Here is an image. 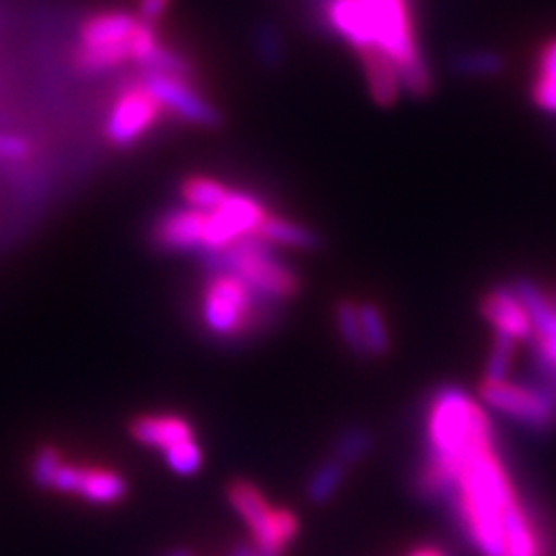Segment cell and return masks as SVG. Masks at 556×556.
Segmentation results:
<instances>
[{
	"label": "cell",
	"mask_w": 556,
	"mask_h": 556,
	"mask_svg": "<svg viewBox=\"0 0 556 556\" xmlns=\"http://www.w3.org/2000/svg\"><path fill=\"white\" fill-rule=\"evenodd\" d=\"M200 263L208 274H232L241 278L263 302H286L300 292V278L278 263L271 243L257 235L241 237L230 247L202 251Z\"/></svg>",
	"instance_id": "1"
},
{
	"label": "cell",
	"mask_w": 556,
	"mask_h": 556,
	"mask_svg": "<svg viewBox=\"0 0 556 556\" xmlns=\"http://www.w3.org/2000/svg\"><path fill=\"white\" fill-rule=\"evenodd\" d=\"M371 14L376 47L394 61L399 81L415 98L431 93L429 67L417 49L406 0H364Z\"/></svg>",
	"instance_id": "2"
},
{
	"label": "cell",
	"mask_w": 556,
	"mask_h": 556,
	"mask_svg": "<svg viewBox=\"0 0 556 556\" xmlns=\"http://www.w3.org/2000/svg\"><path fill=\"white\" fill-rule=\"evenodd\" d=\"M263 302L232 274H212L202 288V323L212 337L237 339L249 334L260 323Z\"/></svg>",
	"instance_id": "3"
},
{
	"label": "cell",
	"mask_w": 556,
	"mask_h": 556,
	"mask_svg": "<svg viewBox=\"0 0 556 556\" xmlns=\"http://www.w3.org/2000/svg\"><path fill=\"white\" fill-rule=\"evenodd\" d=\"M480 399L510 422L533 433H549L556 429V396L533 380H482Z\"/></svg>",
	"instance_id": "4"
},
{
	"label": "cell",
	"mask_w": 556,
	"mask_h": 556,
	"mask_svg": "<svg viewBox=\"0 0 556 556\" xmlns=\"http://www.w3.org/2000/svg\"><path fill=\"white\" fill-rule=\"evenodd\" d=\"M267 218L263 202L247 193H230L216 212L206 214L204 251L225 249L241 237L255 235L260 223Z\"/></svg>",
	"instance_id": "5"
},
{
	"label": "cell",
	"mask_w": 556,
	"mask_h": 556,
	"mask_svg": "<svg viewBox=\"0 0 556 556\" xmlns=\"http://www.w3.org/2000/svg\"><path fill=\"white\" fill-rule=\"evenodd\" d=\"M139 86H142V89L159 102L161 108H167L172 114L188 121V124L202 126V128H214L220 124L218 110L212 102H206L190 89L186 79L167 77L159 73H144V79Z\"/></svg>",
	"instance_id": "6"
},
{
	"label": "cell",
	"mask_w": 556,
	"mask_h": 556,
	"mask_svg": "<svg viewBox=\"0 0 556 556\" xmlns=\"http://www.w3.org/2000/svg\"><path fill=\"white\" fill-rule=\"evenodd\" d=\"M159 114L161 104L142 86H137L114 102L104 135L114 147H130L155 124Z\"/></svg>",
	"instance_id": "7"
},
{
	"label": "cell",
	"mask_w": 556,
	"mask_h": 556,
	"mask_svg": "<svg viewBox=\"0 0 556 556\" xmlns=\"http://www.w3.org/2000/svg\"><path fill=\"white\" fill-rule=\"evenodd\" d=\"M206 212L198 208H172L151 228V241L165 253H202L204 251Z\"/></svg>",
	"instance_id": "8"
},
{
	"label": "cell",
	"mask_w": 556,
	"mask_h": 556,
	"mask_svg": "<svg viewBox=\"0 0 556 556\" xmlns=\"http://www.w3.org/2000/svg\"><path fill=\"white\" fill-rule=\"evenodd\" d=\"M480 313L494 332L508 334L517 343H527L533 334L529 313L510 283H498L486 290L480 300Z\"/></svg>",
	"instance_id": "9"
},
{
	"label": "cell",
	"mask_w": 556,
	"mask_h": 556,
	"mask_svg": "<svg viewBox=\"0 0 556 556\" xmlns=\"http://www.w3.org/2000/svg\"><path fill=\"white\" fill-rule=\"evenodd\" d=\"M130 437L147 447L167 450L181 441L193 439V425L181 415H137L128 425Z\"/></svg>",
	"instance_id": "10"
},
{
	"label": "cell",
	"mask_w": 556,
	"mask_h": 556,
	"mask_svg": "<svg viewBox=\"0 0 556 556\" xmlns=\"http://www.w3.org/2000/svg\"><path fill=\"white\" fill-rule=\"evenodd\" d=\"M359 61L364 67V75H367L371 98L380 108H392L399 100V93H402V81H399L394 61L376 45L362 49Z\"/></svg>",
	"instance_id": "11"
},
{
	"label": "cell",
	"mask_w": 556,
	"mask_h": 556,
	"mask_svg": "<svg viewBox=\"0 0 556 556\" xmlns=\"http://www.w3.org/2000/svg\"><path fill=\"white\" fill-rule=\"evenodd\" d=\"M139 20L130 12H100L93 14L89 22L81 26V47H112V45H126L135 35Z\"/></svg>",
	"instance_id": "12"
},
{
	"label": "cell",
	"mask_w": 556,
	"mask_h": 556,
	"mask_svg": "<svg viewBox=\"0 0 556 556\" xmlns=\"http://www.w3.org/2000/svg\"><path fill=\"white\" fill-rule=\"evenodd\" d=\"M329 20H332L337 33L343 35L357 51L376 45L371 14L364 0H332Z\"/></svg>",
	"instance_id": "13"
},
{
	"label": "cell",
	"mask_w": 556,
	"mask_h": 556,
	"mask_svg": "<svg viewBox=\"0 0 556 556\" xmlns=\"http://www.w3.org/2000/svg\"><path fill=\"white\" fill-rule=\"evenodd\" d=\"M128 494L126 478L116 473L114 468L104 466H81V480L77 486V496H81L91 506H114Z\"/></svg>",
	"instance_id": "14"
},
{
	"label": "cell",
	"mask_w": 556,
	"mask_h": 556,
	"mask_svg": "<svg viewBox=\"0 0 556 556\" xmlns=\"http://www.w3.org/2000/svg\"><path fill=\"white\" fill-rule=\"evenodd\" d=\"M225 496H228L232 510L243 519V525L249 527L251 535L263 529V525L274 510L267 503L265 494L260 492L251 480H243V478L232 480L228 484V490H225Z\"/></svg>",
	"instance_id": "15"
},
{
	"label": "cell",
	"mask_w": 556,
	"mask_h": 556,
	"mask_svg": "<svg viewBox=\"0 0 556 556\" xmlns=\"http://www.w3.org/2000/svg\"><path fill=\"white\" fill-rule=\"evenodd\" d=\"M300 519L290 508H274L263 529L253 533V547L271 556H281L283 549L298 538Z\"/></svg>",
	"instance_id": "16"
},
{
	"label": "cell",
	"mask_w": 556,
	"mask_h": 556,
	"mask_svg": "<svg viewBox=\"0 0 556 556\" xmlns=\"http://www.w3.org/2000/svg\"><path fill=\"white\" fill-rule=\"evenodd\" d=\"M260 239H265L267 243H278V247H288V249H298V251H316L320 247V237L304 228L300 223H292L288 218H276L269 216L260 223V228L255 232Z\"/></svg>",
	"instance_id": "17"
},
{
	"label": "cell",
	"mask_w": 556,
	"mask_h": 556,
	"mask_svg": "<svg viewBox=\"0 0 556 556\" xmlns=\"http://www.w3.org/2000/svg\"><path fill=\"white\" fill-rule=\"evenodd\" d=\"M531 98L543 112L556 114V38L549 40L538 56V75L531 86Z\"/></svg>",
	"instance_id": "18"
},
{
	"label": "cell",
	"mask_w": 556,
	"mask_h": 556,
	"mask_svg": "<svg viewBox=\"0 0 556 556\" xmlns=\"http://www.w3.org/2000/svg\"><path fill=\"white\" fill-rule=\"evenodd\" d=\"M345 471L348 468L341 462H337L334 457H329L323 464H318L316 471L308 476L306 486H304L306 501L313 503V506H325V503L341 490V484L345 480Z\"/></svg>",
	"instance_id": "19"
},
{
	"label": "cell",
	"mask_w": 556,
	"mask_h": 556,
	"mask_svg": "<svg viewBox=\"0 0 556 556\" xmlns=\"http://www.w3.org/2000/svg\"><path fill=\"white\" fill-rule=\"evenodd\" d=\"M357 316H359L362 337H364V345H367L369 357H386L390 353L392 341H390L386 318H382V311L371 302H364V304H357Z\"/></svg>",
	"instance_id": "20"
},
{
	"label": "cell",
	"mask_w": 556,
	"mask_h": 556,
	"mask_svg": "<svg viewBox=\"0 0 556 556\" xmlns=\"http://www.w3.org/2000/svg\"><path fill=\"white\" fill-rule=\"evenodd\" d=\"M232 190L208 177H190L181 186V195L188 202L190 208H198V212H216V208L230 198Z\"/></svg>",
	"instance_id": "21"
},
{
	"label": "cell",
	"mask_w": 556,
	"mask_h": 556,
	"mask_svg": "<svg viewBox=\"0 0 556 556\" xmlns=\"http://www.w3.org/2000/svg\"><path fill=\"white\" fill-rule=\"evenodd\" d=\"M371 447H374V433L367 427L353 425V427H345L334 439L332 457L341 462L345 468H351L367 457Z\"/></svg>",
	"instance_id": "22"
},
{
	"label": "cell",
	"mask_w": 556,
	"mask_h": 556,
	"mask_svg": "<svg viewBox=\"0 0 556 556\" xmlns=\"http://www.w3.org/2000/svg\"><path fill=\"white\" fill-rule=\"evenodd\" d=\"M128 59H130V42L112 45V47H93V49L79 47V51L75 54V65L84 75H100Z\"/></svg>",
	"instance_id": "23"
},
{
	"label": "cell",
	"mask_w": 556,
	"mask_h": 556,
	"mask_svg": "<svg viewBox=\"0 0 556 556\" xmlns=\"http://www.w3.org/2000/svg\"><path fill=\"white\" fill-rule=\"evenodd\" d=\"M334 320H337L339 337L345 343L348 351H351L355 357L369 359L367 345H364V337H362V327H359L357 304L353 300H339L334 306Z\"/></svg>",
	"instance_id": "24"
},
{
	"label": "cell",
	"mask_w": 556,
	"mask_h": 556,
	"mask_svg": "<svg viewBox=\"0 0 556 556\" xmlns=\"http://www.w3.org/2000/svg\"><path fill=\"white\" fill-rule=\"evenodd\" d=\"M137 63L144 67V73H159V75L179 77V79H188L193 75V65H190L184 56H179L177 51L165 49L159 42H155Z\"/></svg>",
	"instance_id": "25"
},
{
	"label": "cell",
	"mask_w": 556,
	"mask_h": 556,
	"mask_svg": "<svg viewBox=\"0 0 556 556\" xmlns=\"http://www.w3.org/2000/svg\"><path fill=\"white\" fill-rule=\"evenodd\" d=\"M455 73L462 77H494L498 75L506 63H503L501 54L490 49H473L464 51L455 61H452Z\"/></svg>",
	"instance_id": "26"
},
{
	"label": "cell",
	"mask_w": 556,
	"mask_h": 556,
	"mask_svg": "<svg viewBox=\"0 0 556 556\" xmlns=\"http://www.w3.org/2000/svg\"><path fill=\"white\" fill-rule=\"evenodd\" d=\"M165 464L172 473H177L181 478H190L195 476L202 464H204V455H202V447L198 445L195 439H188V441H181L177 445L167 447L165 452Z\"/></svg>",
	"instance_id": "27"
},
{
	"label": "cell",
	"mask_w": 556,
	"mask_h": 556,
	"mask_svg": "<svg viewBox=\"0 0 556 556\" xmlns=\"http://www.w3.org/2000/svg\"><path fill=\"white\" fill-rule=\"evenodd\" d=\"M517 341L510 339L508 334L494 332V341H492V351L490 357H486L484 364V380H506L508 371L515 362V353H517Z\"/></svg>",
	"instance_id": "28"
},
{
	"label": "cell",
	"mask_w": 556,
	"mask_h": 556,
	"mask_svg": "<svg viewBox=\"0 0 556 556\" xmlns=\"http://www.w3.org/2000/svg\"><path fill=\"white\" fill-rule=\"evenodd\" d=\"M61 464H63L61 452L54 445H42L38 452H35V457L30 462L33 484L38 486V490L51 492V484H54V478H56V471Z\"/></svg>",
	"instance_id": "29"
},
{
	"label": "cell",
	"mask_w": 556,
	"mask_h": 556,
	"mask_svg": "<svg viewBox=\"0 0 556 556\" xmlns=\"http://www.w3.org/2000/svg\"><path fill=\"white\" fill-rule=\"evenodd\" d=\"M81 480V466L79 464H70L63 462L56 471L54 484H51V492H61V494H77V486Z\"/></svg>",
	"instance_id": "30"
},
{
	"label": "cell",
	"mask_w": 556,
	"mask_h": 556,
	"mask_svg": "<svg viewBox=\"0 0 556 556\" xmlns=\"http://www.w3.org/2000/svg\"><path fill=\"white\" fill-rule=\"evenodd\" d=\"M30 147L24 137L0 135V161H24L28 159Z\"/></svg>",
	"instance_id": "31"
},
{
	"label": "cell",
	"mask_w": 556,
	"mask_h": 556,
	"mask_svg": "<svg viewBox=\"0 0 556 556\" xmlns=\"http://www.w3.org/2000/svg\"><path fill=\"white\" fill-rule=\"evenodd\" d=\"M172 0H139V22L155 24L161 22V16L167 12Z\"/></svg>",
	"instance_id": "32"
},
{
	"label": "cell",
	"mask_w": 556,
	"mask_h": 556,
	"mask_svg": "<svg viewBox=\"0 0 556 556\" xmlns=\"http://www.w3.org/2000/svg\"><path fill=\"white\" fill-rule=\"evenodd\" d=\"M406 556H447V552H443L437 545H417Z\"/></svg>",
	"instance_id": "33"
},
{
	"label": "cell",
	"mask_w": 556,
	"mask_h": 556,
	"mask_svg": "<svg viewBox=\"0 0 556 556\" xmlns=\"http://www.w3.org/2000/svg\"><path fill=\"white\" fill-rule=\"evenodd\" d=\"M230 556H255V547L247 545V543H239V545H235Z\"/></svg>",
	"instance_id": "34"
},
{
	"label": "cell",
	"mask_w": 556,
	"mask_h": 556,
	"mask_svg": "<svg viewBox=\"0 0 556 556\" xmlns=\"http://www.w3.org/2000/svg\"><path fill=\"white\" fill-rule=\"evenodd\" d=\"M161 556H195V554L190 552V549H186V547H177V549H169V552H165Z\"/></svg>",
	"instance_id": "35"
}]
</instances>
